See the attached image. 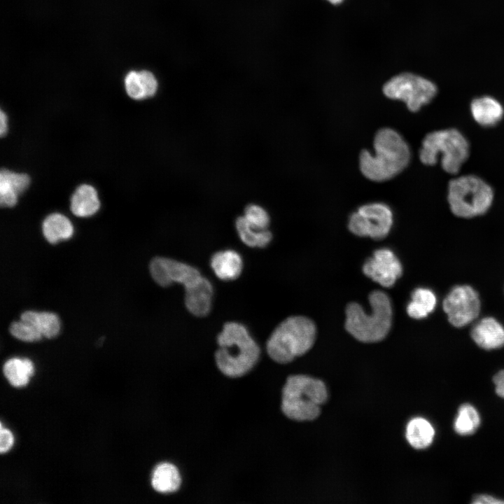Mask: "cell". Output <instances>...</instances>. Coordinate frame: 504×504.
Here are the masks:
<instances>
[{
  "label": "cell",
  "mask_w": 504,
  "mask_h": 504,
  "mask_svg": "<svg viewBox=\"0 0 504 504\" xmlns=\"http://www.w3.org/2000/svg\"><path fill=\"white\" fill-rule=\"evenodd\" d=\"M374 155L363 150L359 155V167L363 176L373 181L389 180L400 173L409 164L410 150L402 136L396 130H379L374 138Z\"/></svg>",
  "instance_id": "1"
},
{
  "label": "cell",
  "mask_w": 504,
  "mask_h": 504,
  "mask_svg": "<svg viewBox=\"0 0 504 504\" xmlns=\"http://www.w3.org/2000/svg\"><path fill=\"white\" fill-rule=\"evenodd\" d=\"M215 360L225 375L237 378L248 373L256 364L260 347L247 328L234 321L226 322L217 337Z\"/></svg>",
  "instance_id": "2"
},
{
  "label": "cell",
  "mask_w": 504,
  "mask_h": 504,
  "mask_svg": "<svg viewBox=\"0 0 504 504\" xmlns=\"http://www.w3.org/2000/svg\"><path fill=\"white\" fill-rule=\"evenodd\" d=\"M328 398L327 387L322 380L304 374L291 375L282 389L281 411L291 420L313 421L320 415Z\"/></svg>",
  "instance_id": "3"
},
{
  "label": "cell",
  "mask_w": 504,
  "mask_h": 504,
  "mask_svg": "<svg viewBox=\"0 0 504 504\" xmlns=\"http://www.w3.org/2000/svg\"><path fill=\"white\" fill-rule=\"evenodd\" d=\"M371 313H366L356 302L346 308L345 328L357 340L377 342L384 340L392 323V306L389 297L383 291L374 290L369 295Z\"/></svg>",
  "instance_id": "4"
},
{
  "label": "cell",
  "mask_w": 504,
  "mask_h": 504,
  "mask_svg": "<svg viewBox=\"0 0 504 504\" xmlns=\"http://www.w3.org/2000/svg\"><path fill=\"white\" fill-rule=\"evenodd\" d=\"M316 329L314 323L302 316H290L272 332L266 344L270 357L286 364L306 354L314 345Z\"/></svg>",
  "instance_id": "5"
},
{
  "label": "cell",
  "mask_w": 504,
  "mask_h": 504,
  "mask_svg": "<svg viewBox=\"0 0 504 504\" xmlns=\"http://www.w3.org/2000/svg\"><path fill=\"white\" fill-rule=\"evenodd\" d=\"M470 155V144L465 136L455 128L432 132L426 135L419 150L421 162L428 166L440 160L442 169L456 174Z\"/></svg>",
  "instance_id": "6"
},
{
  "label": "cell",
  "mask_w": 504,
  "mask_h": 504,
  "mask_svg": "<svg viewBox=\"0 0 504 504\" xmlns=\"http://www.w3.org/2000/svg\"><path fill=\"white\" fill-rule=\"evenodd\" d=\"M494 193L491 186L475 175H465L451 180L447 201L456 216L470 218L485 214L491 206Z\"/></svg>",
  "instance_id": "7"
},
{
  "label": "cell",
  "mask_w": 504,
  "mask_h": 504,
  "mask_svg": "<svg viewBox=\"0 0 504 504\" xmlns=\"http://www.w3.org/2000/svg\"><path fill=\"white\" fill-rule=\"evenodd\" d=\"M438 88L430 80L411 73L397 75L383 87L386 97L404 102L412 112H416L436 96Z\"/></svg>",
  "instance_id": "8"
},
{
  "label": "cell",
  "mask_w": 504,
  "mask_h": 504,
  "mask_svg": "<svg viewBox=\"0 0 504 504\" xmlns=\"http://www.w3.org/2000/svg\"><path fill=\"white\" fill-rule=\"evenodd\" d=\"M393 224V213L384 203L364 204L354 212L349 220V230L359 237L382 239L387 236Z\"/></svg>",
  "instance_id": "9"
},
{
  "label": "cell",
  "mask_w": 504,
  "mask_h": 504,
  "mask_svg": "<svg viewBox=\"0 0 504 504\" xmlns=\"http://www.w3.org/2000/svg\"><path fill=\"white\" fill-rule=\"evenodd\" d=\"M153 279L160 286L167 287L172 284H182L185 290L200 282L203 276L196 267L165 257H155L149 265Z\"/></svg>",
  "instance_id": "10"
},
{
  "label": "cell",
  "mask_w": 504,
  "mask_h": 504,
  "mask_svg": "<svg viewBox=\"0 0 504 504\" xmlns=\"http://www.w3.org/2000/svg\"><path fill=\"white\" fill-rule=\"evenodd\" d=\"M443 309L451 325L463 327L478 316L480 312L479 296L469 286H456L444 298Z\"/></svg>",
  "instance_id": "11"
},
{
  "label": "cell",
  "mask_w": 504,
  "mask_h": 504,
  "mask_svg": "<svg viewBox=\"0 0 504 504\" xmlns=\"http://www.w3.org/2000/svg\"><path fill=\"white\" fill-rule=\"evenodd\" d=\"M363 273L386 288L394 285L402 274V267L396 255L388 248L376 250L372 257L366 260Z\"/></svg>",
  "instance_id": "12"
},
{
  "label": "cell",
  "mask_w": 504,
  "mask_h": 504,
  "mask_svg": "<svg viewBox=\"0 0 504 504\" xmlns=\"http://www.w3.org/2000/svg\"><path fill=\"white\" fill-rule=\"evenodd\" d=\"M31 183V178L26 173H20L1 168L0 172V205L13 207L18 197L25 192Z\"/></svg>",
  "instance_id": "13"
},
{
  "label": "cell",
  "mask_w": 504,
  "mask_h": 504,
  "mask_svg": "<svg viewBox=\"0 0 504 504\" xmlns=\"http://www.w3.org/2000/svg\"><path fill=\"white\" fill-rule=\"evenodd\" d=\"M471 337L482 349H498L504 345V328L495 318L486 317L472 328Z\"/></svg>",
  "instance_id": "14"
},
{
  "label": "cell",
  "mask_w": 504,
  "mask_h": 504,
  "mask_svg": "<svg viewBox=\"0 0 504 504\" xmlns=\"http://www.w3.org/2000/svg\"><path fill=\"white\" fill-rule=\"evenodd\" d=\"M213 286L204 277L193 287L185 290V305L190 314L197 317L209 314L211 309Z\"/></svg>",
  "instance_id": "15"
},
{
  "label": "cell",
  "mask_w": 504,
  "mask_h": 504,
  "mask_svg": "<svg viewBox=\"0 0 504 504\" xmlns=\"http://www.w3.org/2000/svg\"><path fill=\"white\" fill-rule=\"evenodd\" d=\"M470 113L477 123L482 127H491L496 125L503 119L504 108L495 98L483 96L472 101Z\"/></svg>",
  "instance_id": "16"
},
{
  "label": "cell",
  "mask_w": 504,
  "mask_h": 504,
  "mask_svg": "<svg viewBox=\"0 0 504 504\" xmlns=\"http://www.w3.org/2000/svg\"><path fill=\"white\" fill-rule=\"evenodd\" d=\"M210 265L218 279L223 281H232L240 276L243 261L239 253L228 249L214 253L210 260Z\"/></svg>",
  "instance_id": "17"
},
{
  "label": "cell",
  "mask_w": 504,
  "mask_h": 504,
  "mask_svg": "<svg viewBox=\"0 0 504 504\" xmlns=\"http://www.w3.org/2000/svg\"><path fill=\"white\" fill-rule=\"evenodd\" d=\"M100 206L97 191L90 184L78 186L70 197V210L77 217L92 216L98 211Z\"/></svg>",
  "instance_id": "18"
},
{
  "label": "cell",
  "mask_w": 504,
  "mask_h": 504,
  "mask_svg": "<svg viewBox=\"0 0 504 504\" xmlns=\"http://www.w3.org/2000/svg\"><path fill=\"white\" fill-rule=\"evenodd\" d=\"M127 94L132 99L143 100L154 96L158 90V82L150 71H130L125 78Z\"/></svg>",
  "instance_id": "19"
},
{
  "label": "cell",
  "mask_w": 504,
  "mask_h": 504,
  "mask_svg": "<svg viewBox=\"0 0 504 504\" xmlns=\"http://www.w3.org/2000/svg\"><path fill=\"white\" fill-rule=\"evenodd\" d=\"M181 484L180 472L172 463H161L153 471L151 484L153 488L159 493H174L178 490Z\"/></svg>",
  "instance_id": "20"
},
{
  "label": "cell",
  "mask_w": 504,
  "mask_h": 504,
  "mask_svg": "<svg viewBox=\"0 0 504 504\" xmlns=\"http://www.w3.org/2000/svg\"><path fill=\"white\" fill-rule=\"evenodd\" d=\"M41 230L45 239L52 244L69 239L74 233L71 222L59 213L48 215L42 222Z\"/></svg>",
  "instance_id": "21"
},
{
  "label": "cell",
  "mask_w": 504,
  "mask_h": 504,
  "mask_svg": "<svg viewBox=\"0 0 504 504\" xmlns=\"http://www.w3.org/2000/svg\"><path fill=\"white\" fill-rule=\"evenodd\" d=\"M405 436L413 448L422 449L427 448L433 442L435 430L432 424L426 419L415 417L408 422Z\"/></svg>",
  "instance_id": "22"
},
{
  "label": "cell",
  "mask_w": 504,
  "mask_h": 504,
  "mask_svg": "<svg viewBox=\"0 0 504 504\" xmlns=\"http://www.w3.org/2000/svg\"><path fill=\"white\" fill-rule=\"evenodd\" d=\"M20 320L34 326L48 339L56 337L60 330L59 318L52 312L28 310L21 314Z\"/></svg>",
  "instance_id": "23"
},
{
  "label": "cell",
  "mask_w": 504,
  "mask_h": 504,
  "mask_svg": "<svg viewBox=\"0 0 504 504\" xmlns=\"http://www.w3.org/2000/svg\"><path fill=\"white\" fill-rule=\"evenodd\" d=\"M34 372V364L28 358H11L8 359L3 366L4 376L8 382L15 387L27 385Z\"/></svg>",
  "instance_id": "24"
},
{
  "label": "cell",
  "mask_w": 504,
  "mask_h": 504,
  "mask_svg": "<svg viewBox=\"0 0 504 504\" xmlns=\"http://www.w3.org/2000/svg\"><path fill=\"white\" fill-rule=\"evenodd\" d=\"M436 302V297L432 290L419 288L412 294V300L407 307V312L412 318H424L434 310Z\"/></svg>",
  "instance_id": "25"
},
{
  "label": "cell",
  "mask_w": 504,
  "mask_h": 504,
  "mask_svg": "<svg viewBox=\"0 0 504 504\" xmlns=\"http://www.w3.org/2000/svg\"><path fill=\"white\" fill-rule=\"evenodd\" d=\"M235 226L241 241L249 247L265 248L272 239V234L270 231L253 228L247 223L243 216L237 218Z\"/></svg>",
  "instance_id": "26"
},
{
  "label": "cell",
  "mask_w": 504,
  "mask_h": 504,
  "mask_svg": "<svg viewBox=\"0 0 504 504\" xmlns=\"http://www.w3.org/2000/svg\"><path fill=\"white\" fill-rule=\"evenodd\" d=\"M480 416L475 407L469 403L461 405L454 422V429L461 435L475 433L480 424Z\"/></svg>",
  "instance_id": "27"
},
{
  "label": "cell",
  "mask_w": 504,
  "mask_h": 504,
  "mask_svg": "<svg viewBox=\"0 0 504 504\" xmlns=\"http://www.w3.org/2000/svg\"><path fill=\"white\" fill-rule=\"evenodd\" d=\"M9 332L16 339L27 342L38 341L43 337L34 326L22 320L11 323Z\"/></svg>",
  "instance_id": "28"
},
{
  "label": "cell",
  "mask_w": 504,
  "mask_h": 504,
  "mask_svg": "<svg viewBox=\"0 0 504 504\" xmlns=\"http://www.w3.org/2000/svg\"><path fill=\"white\" fill-rule=\"evenodd\" d=\"M243 216L253 228L259 230H268L270 216L260 206L252 204L248 205L244 209Z\"/></svg>",
  "instance_id": "29"
},
{
  "label": "cell",
  "mask_w": 504,
  "mask_h": 504,
  "mask_svg": "<svg viewBox=\"0 0 504 504\" xmlns=\"http://www.w3.org/2000/svg\"><path fill=\"white\" fill-rule=\"evenodd\" d=\"M14 442L12 433L1 424L0 429V451L1 454L10 449Z\"/></svg>",
  "instance_id": "30"
},
{
  "label": "cell",
  "mask_w": 504,
  "mask_h": 504,
  "mask_svg": "<svg viewBox=\"0 0 504 504\" xmlns=\"http://www.w3.org/2000/svg\"><path fill=\"white\" fill-rule=\"evenodd\" d=\"M493 381L495 384L496 394L504 398V370H500L497 372L494 375Z\"/></svg>",
  "instance_id": "31"
},
{
  "label": "cell",
  "mask_w": 504,
  "mask_h": 504,
  "mask_svg": "<svg viewBox=\"0 0 504 504\" xmlns=\"http://www.w3.org/2000/svg\"><path fill=\"white\" fill-rule=\"evenodd\" d=\"M472 503L474 504H500L504 503V500L492 496L482 494L477 496Z\"/></svg>",
  "instance_id": "32"
},
{
  "label": "cell",
  "mask_w": 504,
  "mask_h": 504,
  "mask_svg": "<svg viewBox=\"0 0 504 504\" xmlns=\"http://www.w3.org/2000/svg\"><path fill=\"white\" fill-rule=\"evenodd\" d=\"M8 116L6 113L1 109L0 111V136L4 137L8 133Z\"/></svg>",
  "instance_id": "33"
},
{
  "label": "cell",
  "mask_w": 504,
  "mask_h": 504,
  "mask_svg": "<svg viewBox=\"0 0 504 504\" xmlns=\"http://www.w3.org/2000/svg\"><path fill=\"white\" fill-rule=\"evenodd\" d=\"M329 2L333 4H337L341 3L343 0H328Z\"/></svg>",
  "instance_id": "34"
}]
</instances>
